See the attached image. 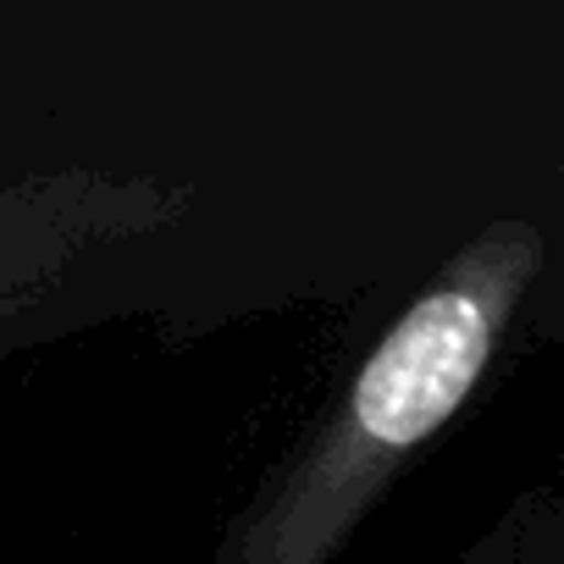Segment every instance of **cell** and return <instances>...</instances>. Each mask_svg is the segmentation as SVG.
I'll use <instances>...</instances> for the list:
<instances>
[{"label":"cell","instance_id":"6da1fadb","mask_svg":"<svg viewBox=\"0 0 564 564\" xmlns=\"http://www.w3.org/2000/svg\"><path fill=\"white\" fill-rule=\"evenodd\" d=\"M542 243L525 221L481 232L393 322L349 382L338 415L232 536L227 564H327L410 448L437 437L476 393L531 289Z\"/></svg>","mask_w":564,"mask_h":564},{"label":"cell","instance_id":"7a4b0ae2","mask_svg":"<svg viewBox=\"0 0 564 564\" xmlns=\"http://www.w3.org/2000/svg\"><path fill=\"white\" fill-rule=\"evenodd\" d=\"M161 216V194L139 183L100 177H51L0 194V316L34 300L67 260L89 243L117 238L128 227H150Z\"/></svg>","mask_w":564,"mask_h":564}]
</instances>
